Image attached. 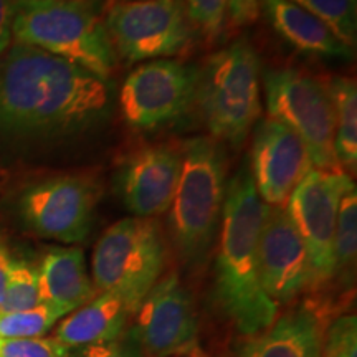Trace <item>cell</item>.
Returning a JSON list of instances; mask_svg holds the SVG:
<instances>
[{
	"label": "cell",
	"mask_w": 357,
	"mask_h": 357,
	"mask_svg": "<svg viewBox=\"0 0 357 357\" xmlns=\"http://www.w3.org/2000/svg\"><path fill=\"white\" fill-rule=\"evenodd\" d=\"M109 109V82L82 66L17 42L0 58V131L8 136H75Z\"/></svg>",
	"instance_id": "obj_1"
},
{
	"label": "cell",
	"mask_w": 357,
	"mask_h": 357,
	"mask_svg": "<svg viewBox=\"0 0 357 357\" xmlns=\"http://www.w3.org/2000/svg\"><path fill=\"white\" fill-rule=\"evenodd\" d=\"M263 213L265 204L243 166L227 182L212 293L222 319L245 339L266 329L280 312L261 287L258 268Z\"/></svg>",
	"instance_id": "obj_2"
},
{
	"label": "cell",
	"mask_w": 357,
	"mask_h": 357,
	"mask_svg": "<svg viewBox=\"0 0 357 357\" xmlns=\"http://www.w3.org/2000/svg\"><path fill=\"white\" fill-rule=\"evenodd\" d=\"M177 189L169 207V234L178 258L190 270L207 263L218 230L227 192V160L211 137L184 144Z\"/></svg>",
	"instance_id": "obj_3"
},
{
	"label": "cell",
	"mask_w": 357,
	"mask_h": 357,
	"mask_svg": "<svg viewBox=\"0 0 357 357\" xmlns=\"http://www.w3.org/2000/svg\"><path fill=\"white\" fill-rule=\"evenodd\" d=\"M12 37L102 79L116 68L105 22L84 0H12Z\"/></svg>",
	"instance_id": "obj_4"
},
{
	"label": "cell",
	"mask_w": 357,
	"mask_h": 357,
	"mask_svg": "<svg viewBox=\"0 0 357 357\" xmlns=\"http://www.w3.org/2000/svg\"><path fill=\"white\" fill-rule=\"evenodd\" d=\"M195 105L215 141L240 146L260 118V60L248 40L213 53L199 70Z\"/></svg>",
	"instance_id": "obj_5"
},
{
	"label": "cell",
	"mask_w": 357,
	"mask_h": 357,
	"mask_svg": "<svg viewBox=\"0 0 357 357\" xmlns=\"http://www.w3.org/2000/svg\"><path fill=\"white\" fill-rule=\"evenodd\" d=\"M167 247L162 227L154 218L128 217L100 236L93 252L96 293H114L132 312L164 276Z\"/></svg>",
	"instance_id": "obj_6"
},
{
	"label": "cell",
	"mask_w": 357,
	"mask_h": 357,
	"mask_svg": "<svg viewBox=\"0 0 357 357\" xmlns=\"http://www.w3.org/2000/svg\"><path fill=\"white\" fill-rule=\"evenodd\" d=\"M265 96L270 118L305 142L314 169L342 171L334 149L333 102L324 83L296 68L268 70Z\"/></svg>",
	"instance_id": "obj_7"
},
{
	"label": "cell",
	"mask_w": 357,
	"mask_h": 357,
	"mask_svg": "<svg viewBox=\"0 0 357 357\" xmlns=\"http://www.w3.org/2000/svg\"><path fill=\"white\" fill-rule=\"evenodd\" d=\"M102 22L114 52L128 61L178 55L190 42L184 0H124Z\"/></svg>",
	"instance_id": "obj_8"
},
{
	"label": "cell",
	"mask_w": 357,
	"mask_h": 357,
	"mask_svg": "<svg viewBox=\"0 0 357 357\" xmlns=\"http://www.w3.org/2000/svg\"><path fill=\"white\" fill-rule=\"evenodd\" d=\"M199 68L160 58L129 73L119 91V108L129 126L141 131L167 126L195 101Z\"/></svg>",
	"instance_id": "obj_9"
},
{
	"label": "cell",
	"mask_w": 357,
	"mask_h": 357,
	"mask_svg": "<svg viewBox=\"0 0 357 357\" xmlns=\"http://www.w3.org/2000/svg\"><path fill=\"white\" fill-rule=\"evenodd\" d=\"M349 178L346 171L312 169L293 190L284 207L310 255L314 276L310 293L331 287L339 199Z\"/></svg>",
	"instance_id": "obj_10"
},
{
	"label": "cell",
	"mask_w": 357,
	"mask_h": 357,
	"mask_svg": "<svg viewBox=\"0 0 357 357\" xmlns=\"http://www.w3.org/2000/svg\"><path fill=\"white\" fill-rule=\"evenodd\" d=\"M101 190L83 176L45 178L24 190L22 220L33 234L61 243H79L91 231Z\"/></svg>",
	"instance_id": "obj_11"
},
{
	"label": "cell",
	"mask_w": 357,
	"mask_h": 357,
	"mask_svg": "<svg viewBox=\"0 0 357 357\" xmlns=\"http://www.w3.org/2000/svg\"><path fill=\"white\" fill-rule=\"evenodd\" d=\"M146 357H172L199 344V312L176 273L162 276L132 316Z\"/></svg>",
	"instance_id": "obj_12"
},
{
	"label": "cell",
	"mask_w": 357,
	"mask_h": 357,
	"mask_svg": "<svg viewBox=\"0 0 357 357\" xmlns=\"http://www.w3.org/2000/svg\"><path fill=\"white\" fill-rule=\"evenodd\" d=\"M258 268L263 289L278 307L294 305L311 291L314 276L310 255L284 207L265 205Z\"/></svg>",
	"instance_id": "obj_13"
},
{
	"label": "cell",
	"mask_w": 357,
	"mask_h": 357,
	"mask_svg": "<svg viewBox=\"0 0 357 357\" xmlns=\"http://www.w3.org/2000/svg\"><path fill=\"white\" fill-rule=\"evenodd\" d=\"M312 169L305 142L291 129L271 118L257 124L250 172L263 204L287 207L289 195Z\"/></svg>",
	"instance_id": "obj_14"
},
{
	"label": "cell",
	"mask_w": 357,
	"mask_h": 357,
	"mask_svg": "<svg viewBox=\"0 0 357 357\" xmlns=\"http://www.w3.org/2000/svg\"><path fill=\"white\" fill-rule=\"evenodd\" d=\"M182 167L172 146H149L128 159L118 178L123 204L134 217L154 218L171 207Z\"/></svg>",
	"instance_id": "obj_15"
},
{
	"label": "cell",
	"mask_w": 357,
	"mask_h": 357,
	"mask_svg": "<svg viewBox=\"0 0 357 357\" xmlns=\"http://www.w3.org/2000/svg\"><path fill=\"white\" fill-rule=\"evenodd\" d=\"M324 328L311 307L294 303L266 329L245 339L238 357H321Z\"/></svg>",
	"instance_id": "obj_16"
},
{
	"label": "cell",
	"mask_w": 357,
	"mask_h": 357,
	"mask_svg": "<svg viewBox=\"0 0 357 357\" xmlns=\"http://www.w3.org/2000/svg\"><path fill=\"white\" fill-rule=\"evenodd\" d=\"M38 288L42 305L65 316L98 294L86 271L83 250L78 247H56L45 253L38 266Z\"/></svg>",
	"instance_id": "obj_17"
},
{
	"label": "cell",
	"mask_w": 357,
	"mask_h": 357,
	"mask_svg": "<svg viewBox=\"0 0 357 357\" xmlns=\"http://www.w3.org/2000/svg\"><path fill=\"white\" fill-rule=\"evenodd\" d=\"M134 312L114 293H98L91 301L71 311L53 331L60 344L79 349L118 337L132 323Z\"/></svg>",
	"instance_id": "obj_18"
},
{
	"label": "cell",
	"mask_w": 357,
	"mask_h": 357,
	"mask_svg": "<svg viewBox=\"0 0 357 357\" xmlns=\"http://www.w3.org/2000/svg\"><path fill=\"white\" fill-rule=\"evenodd\" d=\"M261 12L275 32L296 50L321 58H352L354 50L305 8L288 0H261Z\"/></svg>",
	"instance_id": "obj_19"
},
{
	"label": "cell",
	"mask_w": 357,
	"mask_h": 357,
	"mask_svg": "<svg viewBox=\"0 0 357 357\" xmlns=\"http://www.w3.org/2000/svg\"><path fill=\"white\" fill-rule=\"evenodd\" d=\"M334 111V149L347 171L357 166V88L351 78L336 77L326 84Z\"/></svg>",
	"instance_id": "obj_20"
},
{
	"label": "cell",
	"mask_w": 357,
	"mask_h": 357,
	"mask_svg": "<svg viewBox=\"0 0 357 357\" xmlns=\"http://www.w3.org/2000/svg\"><path fill=\"white\" fill-rule=\"evenodd\" d=\"M357 255V190L352 178L346 182L339 199L336 235H334L333 283L354 293V270Z\"/></svg>",
	"instance_id": "obj_21"
},
{
	"label": "cell",
	"mask_w": 357,
	"mask_h": 357,
	"mask_svg": "<svg viewBox=\"0 0 357 357\" xmlns=\"http://www.w3.org/2000/svg\"><path fill=\"white\" fill-rule=\"evenodd\" d=\"M333 30L352 50L357 43V0H288Z\"/></svg>",
	"instance_id": "obj_22"
},
{
	"label": "cell",
	"mask_w": 357,
	"mask_h": 357,
	"mask_svg": "<svg viewBox=\"0 0 357 357\" xmlns=\"http://www.w3.org/2000/svg\"><path fill=\"white\" fill-rule=\"evenodd\" d=\"M42 305L38 288V268L26 260H12L0 314L32 310Z\"/></svg>",
	"instance_id": "obj_23"
},
{
	"label": "cell",
	"mask_w": 357,
	"mask_h": 357,
	"mask_svg": "<svg viewBox=\"0 0 357 357\" xmlns=\"http://www.w3.org/2000/svg\"><path fill=\"white\" fill-rule=\"evenodd\" d=\"M63 312L48 305L19 312L0 314V339H33L42 337L52 329Z\"/></svg>",
	"instance_id": "obj_24"
},
{
	"label": "cell",
	"mask_w": 357,
	"mask_h": 357,
	"mask_svg": "<svg viewBox=\"0 0 357 357\" xmlns=\"http://www.w3.org/2000/svg\"><path fill=\"white\" fill-rule=\"evenodd\" d=\"M321 357H357V318L344 312L326 324Z\"/></svg>",
	"instance_id": "obj_25"
},
{
	"label": "cell",
	"mask_w": 357,
	"mask_h": 357,
	"mask_svg": "<svg viewBox=\"0 0 357 357\" xmlns=\"http://www.w3.org/2000/svg\"><path fill=\"white\" fill-rule=\"evenodd\" d=\"M187 19L195 25L205 37L215 40L225 26L227 0H185Z\"/></svg>",
	"instance_id": "obj_26"
},
{
	"label": "cell",
	"mask_w": 357,
	"mask_h": 357,
	"mask_svg": "<svg viewBox=\"0 0 357 357\" xmlns=\"http://www.w3.org/2000/svg\"><path fill=\"white\" fill-rule=\"evenodd\" d=\"M70 351L55 337L0 339V357H70Z\"/></svg>",
	"instance_id": "obj_27"
},
{
	"label": "cell",
	"mask_w": 357,
	"mask_h": 357,
	"mask_svg": "<svg viewBox=\"0 0 357 357\" xmlns=\"http://www.w3.org/2000/svg\"><path fill=\"white\" fill-rule=\"evenodd\" d=\"M77 357H146L132 323L111 341L79 347Z\"/></svg>",
	"instance_id": "obj_28"
},
{
	"label": "cell",
	"mask_w": 357,
	"mask_h": 357,
	"mask_svg": "<svg viewBox=\"0 0 357 357\" xmlns=\"http://www.w3.org/2000/svg\"><path fill=\"white\" fill-rule=\"evenodd\" d=\"M261 13V0H227L225 25L243 29L255 24Z\"/></svg>",
	"instance_id": "obj_29"
},
{
	"label": "cell",
	"mask_w": 357,
	"mask_h": 357,
	"mask_svg": "<svg viewBox=\"0 0 357 357\" xmlns=\"http://www.w3.org/2000/svg\"><path fill=\"white\" fill-rule=\"evenodd\" d=\"M12 42V0H0V56L10 48Z\"/></svg>",
	"instance_id": "obj_30"
},
{
	"label": "cell",
	"mask_w": 357,
	"mask_h": 357,
	"mask_svg": "<svg viewBox=\"0 0 357 357\" xmlns=\"http://www.w3.org/2000/svg\"><path fill=\"white\" fill-rule=\"evenodd\" d=\"M12 260H13V258L10 257V253H8L7 247L2 242H0V303H2L3 293H6V287H7L8 273H10Z\"/></svg>",
	"instance_id": "obj_31"
},
{
	"label": "cell",
	"mask_w": 357,
	"mask_h": 357,
	"mask_svg": "<svg viewBox=\"0 0 357 357\" xmlns=\"http://www.w3.org/2000/svg\"><path fill=\"white\" fill-rule=\"evenodd\" d=\"M172 357H212V356H208L207 352L200 347V344H195L194 347H190V349H187L184 352H181V354H176Z\"/></svg>",
	"instance_id": "obj_32"
}]
</instances>
